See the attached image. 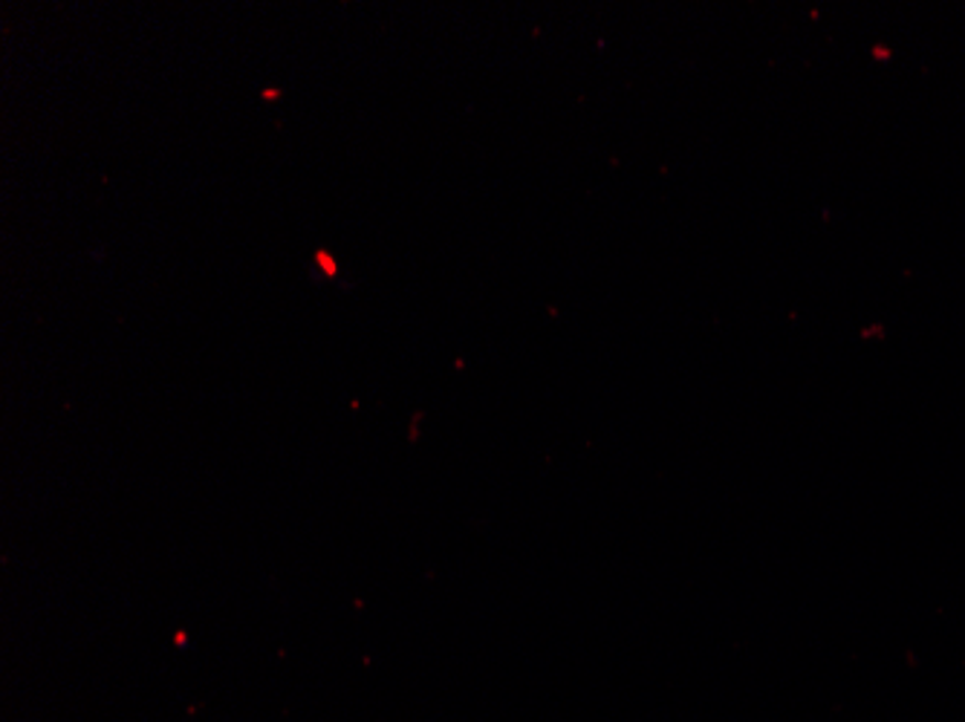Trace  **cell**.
<instances>
[{"instance_id":"6da1fadb","label":"cell","mask_w":965,"mask_h":722,"mask_svg":"<svg viewBox=\"0 0 965 722\" xmlns=\"http://www.w3.org/2000/svg\"><path fill=\"white\" fill-rule=\"evenodd\" d=\"M319 260H321V266H324V269H328V275H335V266H333V260H330L328 255H324V252H319Z\"/></svg>"}]
</instances>
